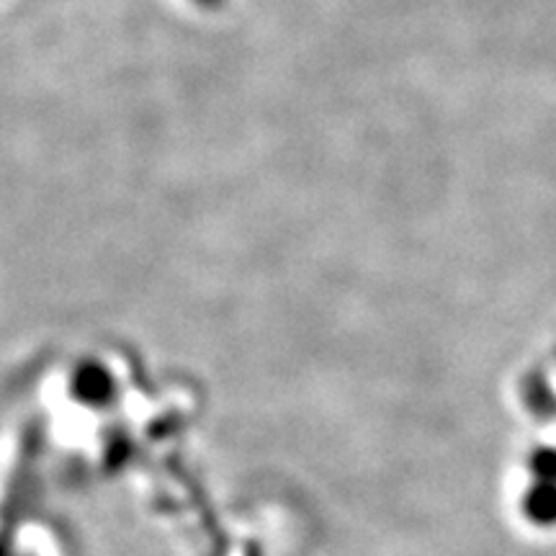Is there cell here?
I'll return each mask as SVG.
<instances>
[{
  "mask_svg": "<svg viewBox=\"0 0 556 556\" xmlns=\"http://www.w3.org/2000/svg\"><path fill=\"white\" fill-rule=\"evenodd\" d=\"M70 394L83 407L101 409L119 397V384L103 364H80L70 379Z\"/></svg>",
  "mask_w": 556,
  "mask_h": 556,
  "instance_id": "1",
  "label": "cell"
},
{
  "mask_svg": "<svg viewBox=\"0 0 556 556\" xmlns=\"http://www.w3.org/2000/svg\"><path fill=\"white\" fill-rule=\"evenodd\" d=\"M520 513L531 526L556 528V482L531 479L520 497Z\"/></svg>",
  "mask_w": 556,
  "mask_h": 556,
  "instance_id": "2",
  "label": "cell"
},
{
  "mask_svg": "<svg viewBox=\"0 0 556 556\" xmlns=\"http://www.w3.org/2000/svg\"><path fill=\"white\" fill-rule=\"evenodd\" d=\"M528 475L539 482H556V446H539L528 454Z\"/></svg>",
  "mask_w": 556,
  "mask_h": 556,
  "instance_id": "3",
  "label": "cell"
}]
</instances>
